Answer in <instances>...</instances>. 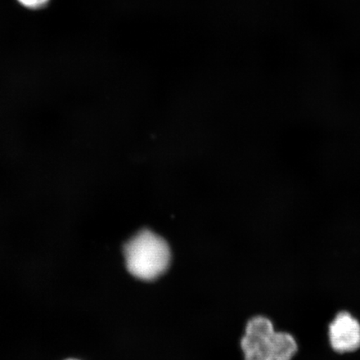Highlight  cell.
<instances>
[{"label": "cell", "mask_w": 360, "mask_h": 360, "mask_svg": "<svg viewBox=\"0 0 360 360\" xmlns=\"http://www.w3.org/2000/svg\"><path fill=\"white\" fill-rule=\"evenodd\" d=\"M241 348L245 360H292L299 345L294 335L277 331L269 318L259 315L247 323Z\"/></svg>", "instance_id": "6da1fadb"}, {"label": "cell", "mask_w": 360, "mask_h": 360, "mask_svg": "<svg viewBox=\"0 0 360 360\" xmlns=\"http://www.w3.org/2000/svg\"><path fill=\"white\" fill-rule=\"evenodd\" d=\"M126 268L139 280L151 281L168 269L171 251L168 243L156 233L143 229L124 247Z\"/></svg>", "instance_id": "7a4b0ae2"}, {"label": "cell", "mask_w": 360, "mask_h": 360, "mask_svg": "<svg viewBox=\"0 0 360 360\" xmlns=\"http://www.w3.org/2000/svg\"><path fill=\"white\" fill-rule=\"evenodd\" d=\"M330 347L338 354L354 353L360 349V322L348 311L338 313L328 327Z\"/></svg>", "instance_id": "3957f363"}, {"label": "cell", "mask_w": 360, "mask_h": 360, "mask_svg": "<svg viewBox=\"0 0 360 360\" xmlns=\"http://www.w3.org/2000/svg\"><path fill=\"white\" fill-rule=\"evenodd\" d=\"M22 6L30 8H41L46 4L49 0H18Z\"/></svg>", "instance_id": "277c9868"}, {"label": "cell", "mask_w": 360, "mask_h": 360, "mask_svg": "<svg viewBox=\"0 0 360 360\" xmlns=\"http://www.w3.org/2000/svg\"><path fill=\"white\" fill-rule=\"evenodd\" d=\"M66 360H79V359H66Z\"/></svg>", "instance_id": "5b68a950"}]
</instances>
